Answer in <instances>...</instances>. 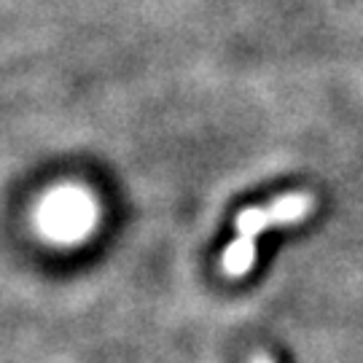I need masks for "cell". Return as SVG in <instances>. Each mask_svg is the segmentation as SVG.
Here are the masks:
<instances>
[{
	"instance_id": "1",
	"label": "cell",
	"mask_w": 363,
	"mask_h": 363,
	"mask_svg": "<svg viewBox=\"0 0 363 363\" xmlns=\"http://www.w3.org/2000/svg\"><path fill=\"white\" fill-rule=\"evenodd\" d=\"M315 208V196L286 194L267 208H245L237 216V237L223 250L220 267L229 277H245L256 261V242L269 226H286L304 220Z\"/></svg>"
},
{
	"instance_id": "2",
	"label": "cell",
	"mask_w": 363,
	"mask_h": 363,
	"mask_svg": "<svg viewBox=\"0 0 363 363\" xmlns=\"http://www.w3.org/2000/svg\"><path fill=\"white\" fill-rule=\"evenodd\" d=\"M94 218H97V210L91 205V199L76 186L57 189L40 205L38 213L40 229L54 240H65V242H76L84 234H89Z\"/></svg>"
},
{
	"instance_id": "3",
	"label": "cell",
	"mask_w": 363,
	"mask_h": 363,
	"mask_svg": "<svg viewBox=\"0 0 363 363\" xmlns=\"http://www.w3.org/2000/svg\"><path fill=\"white\" fill-rule=\"evenodd\" d=\"M253 363H274L272 358H267V355H256V358H253Z\"/></svg>"
}]
</instances>
